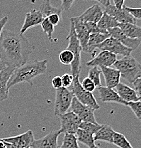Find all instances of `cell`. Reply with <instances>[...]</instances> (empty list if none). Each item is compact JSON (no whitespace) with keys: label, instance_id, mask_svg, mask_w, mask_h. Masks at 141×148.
I'll return each instance as SVG.
<instances>
[{"label":"cell","instance_id":"cell-1","mask_svg":"<svg viewBox=\"0 0 141 148\" xmlns=\"http://www.w3.org/2000/svg\"><path fill=\"white\" fill-rule=\"evenodd\" d=\"M34 46L19 32L3 30L0 36V61L7 67L17 68L26 64Z\"/></svg>","mask_w":141,"mask_h":148},{"label":"cell","instance_id":"cell-2","mask_svg":"<svg viewBox=\"0 0 141 148\" xmlns=\"http://www.w3.org/2000/svg\"><path fill=\"white\" fill-rule=\"evenodd\" d=\"M47 60H34L29 62L27 61L22 66L16 68L7 85L9 90L15 85L21 83H27L33 86V80L47 71Z\"/></svg>","mask_w":141,"mask_h":148},{"label":"cell","instance_id":"cell-3","mask_svg":"<svg viewBox=\"0 0 141 148\" xmlns=\"http://www.w3.org/2000/svg\"><path fill=\"white\" fill-rule=\"evenodd\" d=\"M119 71L121 77L128 82L133 83L138 78H141V66L140 63L131 55L125 56L116 60L113 65Z\"/></svg>","mask_w":141,"mask_h":148},{"label":"cell","instance_id":"cell-4","mask_svg":"<svg viewBox=\"0 0 141 148\" xmlns=\"http://www.w3.org/2000/svg\"><path fill=\"white\" fill-rule=\"evenodd\" d=\"M69 44L67 49L71 51L74 56V60L70 64L71 66V73L73 77L79 76L81 70H82V58L81 52L82 51L80 43L76 36L74 29V24L70 21V29L68 36L67 37Z\"/></svg>","mask_w":141,"mask_h":148},{"label":"cell","instance_id":"cell-5","mask_svg":"<svg viewBox=\"0 0 141 148\" xmlns=\"http://www.w3.org/2000/svg\"><path fill=\"white\" fill-rule=\"evenodd\" d=\"M73 97V92L66 88L61 87L56 89L54 105V113L56 116H60L68 111L71 106Z\"/></svg>","mask_w":141,"mask_h":148},{"label":"cell","instance_id":"cell-6","mask_svg":"<svg viewBox=\"0 0 141 148\" xmlns=\"http://www.w3.org/2000/svg\"><path fill=\"white\" fill-rule=\"evenodd\" d=\"M72 84H73L72 92L78 101L85 106L92 108L94 110H98L100 108V106L96 102V98L92 92L86 91L82 87V85L79 81V76L73 77V81Z\"/></svg>","mask_w":141,"mask_h":148},{"label":"cell","instance_id":"cell-7","mask_svg":"<svg viewBox=\"0 0 141 148\" xmlns=\"http://www.w3.org/2000/svg\"><path fill=\"white\" fill-rule=\"evenodd\" d=\"M70 108L72 112L75 113L82 122H87L95 124L97 123L94 117V111L96 110L82 104L75 96L72 101Z\"/></svg>","mask_w":141,"mask_h":148},{"label":"cell","instance_id":"cell-8","mask_svg":"<svg viewBox=\"0 0 141 148\" xmlns=\"http://www.w3.org/2000/svg\"><path fill=\"white\" fill-rule=\"evenodd\" d=\"M96 49L101 51H107L115 55H121L123 56L131 55L133 51L128 49L126 46L123 45L116 38L109 36L104 40L102 43L96 46Z\"/></svg>","mask_w":141,"mask_h":148},{"label":"cell","instance_id":"cell-9","mask_svg":"<svg viewBox=\"0 0 141 148\" xmlns=\"http://www.w3.org/2000/svg\"><path fill=\"white\" fill-rule=\"evenodd\" d=\"M60 121V132L74 134L75 135L77 130L79 129L81 120L73 112H67L63 115L58 117Z\"/></svg>","mask_w":141,"mask_h":148},{"label":"cell","instance_id":"cell-10","mask_svg":"<svg viewBox=\"0 0 141 148\" xmlns=\"http://www.w3.org/2000/svg\"><path fill=\"white\" fill-rule=\"evenodd\" d=\"M70 21H73V24H74L75 32L76 36L77 37L79 43H80L82 51L86 53L89 36L90 35L89 31L87 26V22L82 21L79 16L71 18Z\"/></svg>","mask_w":141,"mask_h":148},{"label":"cell","instance_id":"cell-11","mask_svg":"<svg viewBox=\"0 0 141 148\" xmlns=\"http://www.w3.org/2000/svg\"><path fill=\"white\" fill-rule=\"evenodd\" d=\"M117 60V56L107 51H102L96 56H94L91 61H87L86 65L89 67H111Z\"/></svg>","mask_w":141,"mask_h":148},{"label":"cell","instance_id":"cell-12","mask_svg":"<svg viewBox=\"0 0 141 148\" xmlns=\"http://www.w3.org/2000/svg\"><path fill=\"white\" fill-rule=\"evenodd\" d=\"M109 36L121 43L123 45L126 46L132 51L137 49L140 44V38H131L127 36L119 27H114L108 30Z\"/></svg>","mask_w":141,"mask_h":148},{"label":"cell","instance_id":"cell-13","mask_svg":"<svg viewBox=\"0 0 141 148\" xmlns=\"http://www.w3.org/2000/svg\"><path fill=\"white\" fill-rule=\"evenodd\" d=\"M104 12L114 18L119 24L130 23V24H136V18H133L123 7L119 9L114 5L110 4L108 7H105Z\"/></svg>","mask_w":141,"mask_h":148},{"label":"cell","instance_id":"cell-14","mask_svg":"<svg viewBox=\"0 0 141 148\" xmlns=\"http://www.w3.org/2000/svg\"><path fill=\"white\" fill-rule=\"evenodd\" d=\"M60 134V130L53 131L39 140H35L31 148H58V139Z\"/></svg>","mask_w":141,"mask_h":148},{"label":"cell","instance_id":"cell-15","mask_svg":"<svg viewBox=\"0 0 141 148\" xmlns=\"http://www.w3.org/2000/svg\"><path fill=\"white\" fill-rule=\"evenodd\" d=\"M4 142L19 146L23 148H31L32 143L34 141V136L31 130L26 131L24 133L16 136L9 137V138L1 139Z\"/></svg>","mask_w":141,"mask_h":148},{"label":"cell","instance_id":"cell-16","mask_svg":"<svg viewBox=\"0 0 141 148\" xmlns=\"http://www.w3.org/2000/svg\"><path fill=\"white\" fill-rule=\"evenodd\" d=\"M43 16L39 10L33 9L26 14L25 20L19 33L24 34L28 29L33 27L39 25L43 20Z\"/></svg>","mask_w":141,"mask_h":148},{"label":"cell","instance_id":"cell-17","mask_svg":"<svg viewBox=\"0 0 141 148\" xmlns=\"http://www.w3.org/2000/svg\"><path fill=\"white\" fill-rule=\"evenodd\" d=\"M98 92L99 94V98L101 101L103 103L106 102H112V103H116L119 104H122L124 106H127L126 102L123 101L120 98L118 93L113 90V88H110L108 87L100 86L97 87Z\"/></svg>","mask_w":141,"mask_h":148},{"label":"cell","instance_id":"cell-18","mask_svg":"<svg viewBox=\"0 0 141 148\" xmlns=\"http://www.w3.org/2000/svg\"><path fill=\"white\" fill-rule=\"evenodd\" d=\"M15 68L6 67L0 71V101H4L8 98L9 89L7 88L11 75Z\"/></svg>","mask_w":141,"mask_h":148},{"label":"cell","instance_id":"cell-19","mask_svg":"<svg viewBox=\"0 0 141 148\" xmlns=\"http://www.w3.org/2000/svg\"><path fill=\"white\" fill-rule=\"evenodd\" d=\"M102 73H103L105 79L106 86L110 88H113L120 83L121 74L119 70L113 69L111 67H102L100 68Z\"/></svg>","mask_w":141,"mask_h":148},{"label":"cell","instance_id":"cell-20","mask_svg":"<svg viewBox=\"0 0 141 148\" xmlns=\"http://www.w3.org/2000/svg\"><path fill=\"white\" fill-rule=\"evenodd\" d=\"M115 88H116V92H117L118 95L120 96L123 101L126 103L140 101V98L138 95L136 90L130 86L124 83H119Z\"/></svg>","mask_w":141,"mask_h":148},{"label":"cell","instance_id":"cell-21","mask_svg":"<svg viewBox=\"0 0 141 148\" xmlns=\"http://www.w3.org/2000/svg\"><path fill=\"white\" fill-rule=\"evenodd\" d=\"M104 14L103 9L99 5L94 4L79 16L82 21L86 22L97 23Z\"/></svg>","mask_w":141,"mask_h":148},{"label":"cell","instance_id":"cell-22","mask_svg":"<svg viewBox=\"0 0 141 148\" xmlns=\"http://www.w3.org/2000/svg\"><path fill=\"white\" fill-rule=\"evenodd\" d=\"M108 34H104L102 32H98V33L92 34L89 35L87 43V48L86 53H88L91 54L93 57H94V54L96 53V46L101 43H102L104 40L106 39L109 37Z\"/></svg>","mask_w":141,"mask_h":148},{"label":"cell","instance_id":"cell-23","mask_svg":"<svg viewBox=\"0 0 141 148\" xmlns=\"http://www.w3.org/2000/svg\"><path fill=\"white\" fill-rule=\"evenodd\" d=\"M114 130L108 125H102L101 128L94 135V141H103L113 143V135Z\"/></svg>","mask_w":141,"mask_h":148},{"label":"cell","instance_id":"cell-24","mask_svg":"<svg viewBox=\"0 0 141 148\" xmlns=\"http://www.w3.org/2000/svg\"><path fill=\"white\" fill-rule=\"evenodd\" d=\"M96 24H97V27H99V29H100L102 33L108 34V29L117 27L118 25H119V23L112 16L104 12L103 15L99 19V21L96 23Z\"/></svg>","mask_w":141,"mask_h":148},{"label":"cell","instance_id":"cell-25","mask_svg":"<svg viewBox=\"0 0 141 148\" xmlns=\"http://www.w3.org/2000/svg\"><path fill=\"white\" fill-rule=\"evenodd\" d=\"M118 27L131 38H140L141 29L136 24H130V23H123L119 24Z\"/></svg>","mask_w":141,"mask_h":148},{"label":"cell","instance_id":"cell-26","mask_svg":"<svg viewBox=\"0 0 141 148\" xmlns=\"http://www.w3.org/2000/svg\"><path fill=\"white\" fill-rule=\"evenodd\" d=\"M78 142L85 145L89 148H93L95 146L94 135L82 129H78L75 133Z\"/></svg>","mask_w":141,"mask_h":148},{"label":"cell","instance_id":"cell-27","mask_svg":"<svg viewBox=\"0 0 141 148\" xmlns=\"http://www.w3.org/2000/svg\"><path fill=\"white\" fill-rule=\"evenodd\" d=\"M39 11L42 14L43 18H47L52 14H58L60 16H61L62 12L60 7H53L50 3V0H44L41 4Z\"/></svg>","mask_w":141,"mask_h":148},{"label":"cell","instance_id":"cell-28","mask_svg":"<svg viewBox=\"0 0 141 148\" xmlns=\"http://www.w3.org/2000/svg\"><path fill=\"white\" fill-rule=\"evenodd\" d=\"M112 144L115 145L119 148H133L130 142L125 137V135L116 131L113 132Z\"/></svg>","mask_w":141,"mask_h":148},{"label":"cell","instance_id":"cell-29","mask_svg":"<svg viewBox=\"0 0 141 148\" xmlns=\"http://www.w3.org/2000/svg\"><path fill=\"white\" fill-rule=\"evenodd\" d=\"M58 148H79L75 135L65 133L62 145Z\"/></svg>","mask_w":141,"mask_h":148},{"label":"cell","instance_id":"cell-30","mask_svg":"<svg viewBox=\"0 0 141 148\" xmlns=\"http://www.w3.org/2000/svg\"><path fill=\"white\" fill-rule=\"evenodd\" d=\"M101 74H102V71H101L100 68L97 67V66H93L89 71L88 78H89L94 82L96 87L102 86L100 78Z\"/></svg>","mask_w":141,"mask_h":148},{"label":"cell","instance_id":"cell-31","mask_svg":"<svg viewBox=\"0 0 141 148\" xmlns=\"http://www.w3.org/2000/svg\"><path fill=\"white\" fill-rule=\"evenodd\" d=\"M102 125L99 124V123H87V122H81L80 125L79 126V129L84 130L87 131V132H89V133L94 135L99 129Z\"/></svg>","mask_w":141,"mask_h":148},{"label":"cell","instance_id":"cell-32","mask_svg":"<svg viewBox=\"0 0 141 148\" xmlns=\"http://www.w3.org/2000/svg\"><path fill=\"white\" fill-rule=\"evenodd\" d=\"M41 28H42L43 31L45 34H47V37H48L49 40L50 41H53V34L55 31V27L52 25L50 22H49L48 19L47 18H44L43 21L41 24Z\"/></svg>","mask_w":141,"mask_h":148},{"label":"cell","instance_id":"cell-33","mask_svg":"<svg viewBox=\"0 0 141 148\" xmlns=\"http://www.w3.org/2000/svg\"><path fill=\"white\" fill-rule=\"evenodd\" d=\"M59 60L62 64L64 65H70L74 60V56L72 53L71 51L68 49H65L60 52L59 55Z\"/></svg>","mask_w":141,"mask_h":148},{"label":"cell","instance_id":"cell-34","mask_svg":"<svg viewBox=\"0 0 141 148\" xmlns=\"http://www.w3.org/2000/svg\"><path fill=\"white\" fill-rule=\"evenodd\" d=\"M130 107L132 111L134 112L136 116L139 120H141V102L140 101L128 102L127 106Z\"/></svg>","mask_w":141,"mask_h":148},{"label":"cell","instance_id":"cell-35","mask_svg":"<svg viewBox=\"0 0 141 148\" xmlns=\"http://www.w3.org/2000/svg\"><path fill=\"white\" fill-rule=\"evenodd\" d=\"M81 85H82V87L83 88L84 90H86V91L91 92L94 91V90L96 88L94 82H93L89 78H88V77L84 78V80L82 81V83H81Z\"/></svg>","mask_w":141,"mask_h":148},{"label":"cell","instance_id":"cell-36","mask_svg":"<svg viewBox=\"0 0 141 148\" xmlns=\"http://www.w3.org/2000/svg\"><path fill=\"white\" fill-rule=\"evenodd\" d=\"M124 9L136 19H140L141 18V9L140 8H131V7H127L125 4L123 6Z\"/></svg>","mask_w":141,"mask_h":148},{"label":"cell","instance_id":"cell-37","mask_svg":"<svg viewBox=\"0 0 141 148\" xmlns=\"http://www.w3.org/2000/svg\"><path fill=\"white\" fill-rule=\"evenodd\" d=\"M61 80H62V87L67 88L70 87L72 85V83H73V76L72 74L65 73L62 75V77H61Z\"/></svg>","mask_w":141,"mask_h":148},{"label":"cell","instance_id":"cell-38","mask_svg":"<svg viewBox=\"0 0 141 148\" xmlns=\"http://www.w3.org/2000/svg\"><path fill=\"white\" fill-rule=\"evenodd\" d=\"M47 18L48 19L49 22L55 27V26L58 25L60 22L61 16H60L58 14H52L50 16H47Z\"/></svg>","mask_w":141,"mask_h":148},{"label":"cell","instance_id":"cell-39","mask_svg":"<svg viewBox=\"0 0 141 148\" xmlns=\"http://www.w3.org/2000/svg\"><path fill=\"white\" fill-rule=\"evenodd\" d=\"M75 0H61L60 9L62 11L69 10L75 3Z\"/></svg>","mask_w":141,"mask_h":148},{"label":"cell","instance_id":"cell-40","mask_svg":"<svg viewBox=\"0 0 141 148\" xmlns=\"http://www.w3.org/2000/svg\"><path fill=\"white\" fill-rule=\"evenodd\" d=\"M51 83H52V86H53V87L56 90V89H58V88H60L62 87L61 77L58 76V75H57V76H55L54 78L52 79Z\"/></svg>","mask_w":141,"mask_h":148},{"label":"cell","instance_id":"cell-41","mask_svg":"<svg viewBox=\"0 0 141 148\" xmlns=\"http://www.w3.org/2000/svg\"><path fill=\"white\" fill-rule=\"evenodd\" d=\"M133 86H134V90L137 92L138 95L141 97V78H138L133 83Z\"/></svg>","mask_w":141,"mask_h":148},{"label":"cell","instance_id":"cell-42","mask_svg":"<svg viewBox=\"0 0 141 148\" xmlns=\"http://www.w3.org/2000/svg\"><path fill=\"white\" fill-rule=\"evenodd\" d=\"M8 20H9V18L7 16H4V17L0 18V36H1V32H2L3 29H4V27H5L7 23L8 22Z\"/></svg>","mask_w":141,"mask_h":148},{"label":"cell","instance_id":"cell-43","mask_svg":"<svg viewBox=\"0 0 141 148\" xmlns=\"http://www.w3.org/2000/svg\"><path fill=\"white\" fill-rule=\"evenodd\" d=\"M114 2V6L119 9H121L124 4L125 0H113Z\"/></svg>","mask_w":141,"mask_h":148},{"label":"cell","instance_id":"cell-44","mask_svg":"<svg viewBox=\"0 0 141 148\" xmlns=\"http://www.w3.org/2000/svg\"><path fill=\"white\" fill-rule=\"evenodd\" d=\"M95 1H98L99 4L103 5L104 7H106L111 4V0H95Z\"/></svg>","mask_w":141,"mask_h":148},{"label":"cell","instance_id":"cell-45","mask_svg":"<svg viewBox=\"0 0 141 148\" xmlns=\"http://www.w3.org/2000/svg\"><path fill=\"white\" fill-rule=\"evenodd\" d=\"M4 143H5L6 146H7V148H23V147H19V146H16V145H12V144H10V143H6V142H4Z\"/></svg>","mask_w":141,"mask_h":148},{"label":"cell","instance_id":"cell-46","mask_svg":"<svg viewBox=\"0 0 141 148\" xmlns=\"http://www.w3.org/2000/svg\"><path fill=\"white\" fill-rule=\"evenodd\" d=\"M0 148H7L5 143L1 139H0Z\"/></svg>","mask_w":141,"mask_h":148},{"label":"cell","instance_id":"cell-47","mask_svg":"<svg viewBox=\"0 0 141 148\" xmlns=\"http://www.w3.org/2000/svg\"><path fill=\"white\" fill-rule=\"evenodd\" d=\"M6 67H7V66L3 64L2 62H0V71L2 70V69H5Z\"/></svg>","mask_w":141,"mask_h":148},{"label":"cell","instance_id":"cell-48","mask_svg":"<svg viewBox=\"0 0 141 148\" xmlns=\"http://www.w3.org/2000/svg\"><path fill=\"white\" fill-rule=\"evenodd\" d=\"M93 148H99V147H98V146L95 145V146H94V147H93Z\"/></svg>","mask_w":141,"mask_h":148},{"label":"cell","instance_id":"cell-49","mask_svg":"<svg viewBox=\"0 0 141 148\" xmlns=\"http://www.w3.org/2000/svg\"><path fill=\"white\" fill-rule=\"evenodd\" d=\"M84 1H91V0H84Z\"/></svg>","mask_w":141,"mask_h":148},{"label":"cell","instance_id":"cell-50","mask_svg":"<svg viewBox=\"0 0 141 148\" xmlns=\"http://www.w3.org/2000/svg\"><path fill=\"white\" fill-rule=\"evenodd\" d=\"M0 62H1V61H0Z\"/></svg>","mask_w":141,"mask_h":148}]
</instances>
